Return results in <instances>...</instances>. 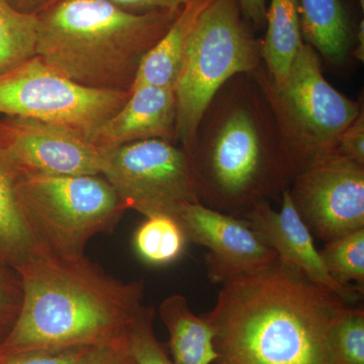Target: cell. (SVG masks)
I'll return each mask as SVG.
<instances>
[{
	"label": "cell",
	"mask_w": 364,
	"mask_h": 364,
	"mask_svg": "<svg viewBox=\"0 0 364 364\" xmlns=\"http://www.w3.org/2000/svg\"><path fill=\"white\" fill-rule=\"evenodd\" d=\"M186 155L200 202L236 217L282 196L298 173L254 71L237 74L215 93Z\"/></svg>",
	"instance_id": "6da1fadb"
},
{
	"label": "cell",
	"mask_w": 364,
	"mask_h": 364,
	"mask_svg": "<svg viewBox=\"0 0 364 364\" xmlns=\"http://www.w3.org/2000/svg\"><path fill=\"white\" fill-rule=\"evenodd\" d=\"M344 304L279 259L227 282L205 315L215 333V364H335L330 325Z\"/></svg>",
	"instance_id": "7a4b0ae2"
},
{
	"label": "cell",
	"mask_w": 364,
	"mask_h": 364,
	"mask_svg": "<svg viewBox=\"0 0 364 364\" xmlns=\"http://www.w3.org/2000/svg\"><path fill=\"white\" fill-rule=\"evenodd\" d=\"M23 301L0 356L57 347H102L128 336L143 305V280L109 274L85 255L41 256L14 268Z\"/></svg>",
	"instance_id": "3957f363"
},
{
	"label": "cell",
	"mask_w": 364,
	"mask_h": 364,
	"mask_svg": "<svg viewBox=\"0 0 364 364\" xmlns=\"http://www.w3.org/2000/svg\"><path fill=\"white\" fill-rule=\"evenodd\" d=\"M181 9L133 13L111 0H55L37 14L36 56L78 85L131 91L143 57Z\"/></svg>",
	"instance_id": "277c9868"
},
{
	"label": "cell",
	"mask_w": 364,
	"mask_h": 364,
	"mask_svg": "<svg viewBox=\"0 0 364 364\" xmlns=\"http://www.w3.org/2000/svg\"><path fill=\"white\" fill-rule=\"evenodd\" d=\"M251 30L238 0H213L198 16L174 87L177 142L184 152L193 147L203 112L220 88L262 64L261 41Z\"/></svg>",
	"instance_id": "5b68a950"
},
{
	"label": "cell",
	"mask_w": 364,
	"mask_h": 364,
	"mask_svg": "<svg viewBox=\"0 0 364 364\" xmlns=\"http://www.w3.org/2000/svg\"><path fill=\"white\" fill-rule=\"evenodd\" d=\"M16 193L28 231L49 257L85 255L88 241L112 233L128 210L102 176L21 174Z\"/></svg>",
	"instance_id": "8992f818"
},
{
	"label": "cell",
	"mask_w": 364,
	"mask_h": 364,
	"mask_svg": "<svg viewBox=\"0 0 364 364\" xmlns=\"http://www.w3.org/2000/svg\"><path fill=\"white\" fill-rule=\"evenodd\" d=\"M254 74L267 92L298 172L335 151L338 136L363 107L328 82L320 56L305 42L284 85H274L262 64Z\"/></svg>",
	"instance_id": "52a82bcc"
},
{
	"label": "cell",
	"mask_w": 364,
	"mask_h": 364,
	"mask_svg": "<svg viewBox=\"0 0 364 364\" xmlns=\"http://www.w3.org/2000/svg\"><path fill=\"white\" fill-rule=\"evenodd\" d=\"M130 95L78 85L38 56L0 72V114L56 124L88 141Z\"/></svg>",
	"instance_id": "ba28073f"
},
{
	"label": "cell",
	"mask_w": 364,
	"mask_h": 364,
	"mask_svg": "<svg viewBox=\"0 0 364 364\" xmlns=\"http://www.w3.org/2000/svg\"><path fill=\"white\" fill-rule=\"evenodd\" d=\"M104 151L102 176L128 210L171 217L182 205L200 203L188 155L176 143L151 139Z\"/></svg>",
	"instance_id": "9c48e42d"
},
{
	"label": "cell",
	"mask_w": 364,
	"mask_h": 364,
	"mask_svg": "<svg viewBox=\"0 0 364 364\" xmlns=\"http://www.w3.org/2000/svg\"><path fill=\"white\" fill-rule=\"evenodd\" d=\"M289 191L311 233L325 243L364 229V166L336 151L299 170Z\"/></svg>",
	"instance_id": "30bf717a"
},
{
	"label": "cell",
	"mask_w": 364,
	"mask_h": 364,
	"mask_svg": "<svg viewBox=\"0 0 364 364\" xmlns=\"http://www.w3.org/2000/svg\"><path fill=\"white\" fill-rule=\"evenodd\" d=\"M189 243L208 249V279L225 284L259 272L275 262L277 253L264 243L244 218L225 214L202 203H186L174 210Z\"/></svg>",
	"instance_id": "8fae6325"
},
{
	"label": "cell",
	"mask_w": 364,
	"mask_h": 364,
	"mask_svg": "<svg viewBox=\"0 0 364 364\" xmlns=\"http://www.w3.org/2000/svg\"><path fill=\"white\" fill-rule=\"evenodd\" d=\"M0 145L21 174L102 176L105 151L63 127L4 117Z\"/></svg>",
	"instance_id": "7c38bea8"
},
{
	"label": "cell",
	"mask_w": 364,
	"mask_h": 364,
	"mask_svg": "<svg viewBox=\"0 0 364 364\" xmlns=\"http://www.w3.org/2000/svg\"><path fill=\"white\" fill-rule=\"evenodd\" d=\"M261 240L277 253V259L303 273L314 284L336 294L345 303L358 299L355 287L341 286L332 279L313 234L294 208L289 188L282 196V208L273 210L269 202H262L242 215Z\"/></svg>",
	"instance_id": "4fadbf2b"
},
{
	"label": "cell",
	"mask_w": 364,
	"mask_h": 364,
	"mask_svg": "<svg viewBox=\"0 0 364 364\" xmlns=\"http://www.w3.org/2000/svg\"><path fill=\"white\" fill-rule=\"evenodd\" d=\"M176 117L173 90L142 86L131 90L126 104L95 132L90 142L102 150L151 139L176 144Z\"/></svg>",
	"instance_id": "5bb4252c"
},
{
	"label": "cell",
	"mask_w": 364,
	"mask_h": 364,
	"mask_svg": "<svg viewBox=\"0 0 364 364\" xmlns=\"http://www.w3.org/2000/svg\"><path fill=\"white\" fill-rule=\"evenodd\" d=\"M212 1L188 0L168 31L143 57L131 90L142 86L174 90L189 35L198 16Z\"/></svg>",
	"instance_id": "9a60e30c"
},
{
	"label": "cell",
	"mask_w": 364,
	"mask_h": 364,
	"mask_svg": "<svg viewBox=\"0 0 364 364\" xmlns=\"http://www.w3.org/2000/svg\"><path fill=\"white\" fill-rule=\"evenodd\" d=\"M160 318L169 334V349L176 364H213L219 359L214 327L205 316L198 317L182 294L163 299Z\"/></svg>",
	"instance_id": "2e32d148"
},
{
	"label": "cell",
	"mask_w": 364,
	"mask_h": 364,
	"mask_svg": "<svg viewBox=\"0 0 364 364\" xmlns=\"http://www.w3.org/2000/svg\"><path fill=\"white\" fill-rule=\"evenodd\" d=\"M301 36L333 67L343 65L350 54V21L342 0H298Z\"/></svg>",
	"instance_id": "e0dca14e"
},
{
	"label": "cell",
	"mask_w": 364,
	"mask_h": 364,
	"mask_svg": "<svg viewBox=\"0 0 364 364\" xmlns=\"http://www.w3.org/2000/svg\"><path fill=\"white\" fill-rule=\"evenodd\" d=\"M21 176V170L0 145V252L14 268L44 256L21 214L16 193Z\"/></svg>",
	"instance_id": "ac0fdd59"
},
{
	"label": "cell",
	"mask_w": 364,
	"mask_h": 364,
	"mask_svg": "<svg viewBox=\"0 0 364 364\" xmlns=\"http://www.w3.org/2000/svg\"><path fill=\"white\" fill-rule=\"evenodd\" d=\"M267 35L260 57L274 85H284L303 44L298 0H272L267 11Z\"/></svg>",
	"instance_id": "d6986e66"
},
{
	"label": "cell",
	"mask_w": 364,
	"mask_h": 364,
	"mask_svg": "<svg viewBox=\"0 0 364 364\" xmlns=\"http://www.w3.org/2000/svg\"><path fill=\"white\" fill-rule=\"evenodd\" d=\"M189 243L181 225L168 215L146 218L134 234L133 246L146 264L165 267L183 255Z\"/></svg>",
	"instance_id": "ffe728a7"
},
{
	"label": "cell",
	"mask_w": 364,
	"mask_h": 364,
	"mask_svg": "<svg viewBox=\"0 0 364 364\" xmlns=\"http://www.w3.org/2000/svg\"><path fill=\"white\" fill-rule=\"evenodd\" d=\"M37 14L21 13L0 0V72L36 56Z\"/></svg>",
	"instance_id": "44dd1931"
},
{
	"label": "cell",
	"mask_w": 364,
	"mask_h": 364,
	"mask_svg": "<svg viewBox=\"0 0 364 364\" xmlns=\"http://www.w3.org/2000/svg\"><path fill=\"white\" fill-rule=\"evenodd\" d=\"M328 272L341 286H364V229L327 242L320 250Z\"/></svg>",
	"instance_id": "7402d4cb"
},
{
	"label": "cell",
	"mask_w": 364,
	"mask_h": 364,
	"mask_svg": "<svg viewBox=\"0 0 364 364\" xmlns=\"http://www.w3.org/2000/svg\"><path fill=\"white\" fill-rule=\"evenodd\" d=\"M329 343L335 364H364L363 306H340L330 325Z\"/></svg>",
	"instance_id": "603a6c76"
},
{
	"label": "cell",
	"mask_w": 364,
	"mask_h": 364,
	"mask_svg": "<svg viewBox=\"0 0 364 364\" xmlns=\"http://www.w3.org/2000/svg\"><path fill=\"white\" fill-rule=\"evenodd\" d=\"M154 315V308L143 306L132 325L130 344L136 363L176 364L155 335L153 329Z\"/></svg>",
	"instance_id": "cb8c5ba5"
},
{
	"label": "cell",
	"mask_w": 364,
	"mask_h": 364,
	"mask_svg": "<svg viewBox=\"0 0 364 364\" xmlns=\"http://www.w3.org/2000/svg\"><path fill=\"white\" fill-rule=\"evenodd\" d=\"M97 347L33 349L0 356V364H85Z\"/></svg>",
	"instance_id": "d4e9b609"
},
{
	"label": "cell",
	"mask_w": 364,
	"mask_h": 364,
	"mask_svg": "<svg viewBox=\"0 0 364 364\" xmlns=\"http://www.w3.org/2000/svg\"><path fill=\"white\" fill-rule=\"evenodd\" d=\"M23 301L20 275L13 267L0 261V342L16 323Z\"/></svg>",
	"instance_id": "484cf974"
},
{
	"label": "cell",
	"mask_w": 364,
	"mask_h": 364,
	"mask_svg": "<svg viewBox=\"0 0 364 364\" xmlns=\"http://www.w3.org/2000/svg\"><path fill=\"white\" fill-rule=\"evenodd\" d=\"M335 151L339 155L364 166V112L363 107L337 139Z\"/></svg>",
	"instance_id": "4316f807"
},
{
	"label": "cell",
	"mask_w": 364,
	"mask_h": 364,
	"mask_svg": "<svg viewBox=\"0 0 364 364\" xmlns=\"http://www.w3.org/2000/svg\"><path fill=\"white\" fill-rule=\"evenodd\" d=\"M85 364H136L131 350L130 332L116 343L97 347Z\"/></svg>",
	"instance_id": "83f0119b"
},
{
	"label": "cell",
	"mask_w": 364,
	"mask_h": 364,
	"mask_svg": "<svg viewBox=\"0 0 364 364\" xmlns=\"http://www.w3.org/2000/svg\"><path fill=\"white\" fill-rule=\"evenodd\" d=\"M53 1L55 0H52L50 4ZM111 1L133 13H147V11L181 9L188 0H111Z\"/></svg>",
	"instance_id": "f1b7e54d"
},
{
	"label": "cell",
	"mask_w": 364,
	"mask_h": 364,
	"mask_svg": "<svg viewBox=\"0 0 364 364\" xmlns=\"http://www.w3.org/2000/svg\"><path fill=\"white\" fill-rule=\"evenodd\" d=\"M242 16L251 28L260 30L267 21V0H238Z\"/></svg>",
	"instance_id": "f546056e"
},
{
	"label": "cell",
	"mask_w": 364,
	"mask_h": 364,
	"mask_svg": "<svg viewBox=\"0 0 364 364\" xmlns=\"http://www.w3.org/2000/svg\"><path fill=\"white\" fill-rule=\"evenodd\" d=\"M6 1L21 13L37 14L52 0H6Z\"/></svg>",
	"instance_id": "4dcf8cb0"
},
{
	"label": "cell",
	"mask_w": 364,
	"mask_h": 364,
	"mask_svg": "<svg viewBox=\"0 0 364 364\" xmlns=\"http://www.w3.org/2000/svg\"><path fill=\"white\" fill-rule=\"evenodd\" d=\"M356 48L352 51V55L355 57L358 61H364V21L361 20L358 26V33H356Z\"/></svg>",
	"instance_id": "1f68e13d"
},
{
	"label": "cell",
	"mask_w": 364,
	"mask_h": 364,
	"mask_svg": "<svg viewBox=\"0 0 364 364\" xmlns=\"http://www.w3.org/2000/svg\"><path fill=\"white\" fill-rule=\"evenodd\" d=\"M359 4H360L361 9H364V0H358Z\"/></svg>",
	"instance_id": "d6a6232c"
},
{
	"label": "cell",
	"mask_w": 364,
	"mask_h": 364,
	"mask_svg": "<svg viewBox=\"0 0 364 364\" xmlns=\"http://www.w3.org/2000/svg\"><path fill=\"white\" fill-rule=\"evenodd\" d=\"M0 261H4V262H6V260H4V256H2L1 252H0Z\"/></svg>",
	"instance_id": "836d02e7"
}]
</instances>
